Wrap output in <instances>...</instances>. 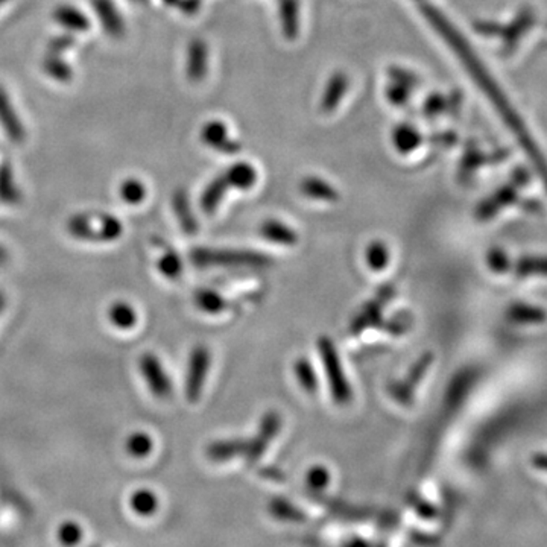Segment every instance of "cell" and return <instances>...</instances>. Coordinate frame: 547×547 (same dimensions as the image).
Wrapping results in <instances>:
<instances>
[{
	"instance_id": "cell-1",
	"label": "cell",
	"mask_w": 547,
	"mask_h": 547,
	"mask_svg": "<svg viewBox=\"0 0 547 547\" xmlns=\"http://www.w3.org/2000/svg\"><path fill=\"white\" fill-rule=\"evenodd\" d=\"M70 235L79 239L112 240L122 235V224L105 213H81L68 220Z\"/></svg>"
},
{
	"instance_id": "cell-2",
	"label": "cell",
	"mask_w": 547,
	"mask_h": 547,
	"mask_svg": "<svg viewBox=\"0 0 547 547\" xmlns=\"http://www.w3.org/2000/svg\"><path fill=\"white\" fill-rule=\"evenodd\" d=\"M318 348L321 353L324 372L327 374V381L330 383L333 400L336 401V405H348L352 400V388L345 377V372L342 370V363L337 356L335 344L330 337L321 336L318 339Z\"/></svg>"
},
{
	"instance_id": "cell-3",
	"label": "cell",
	"mask_w": 547,
	"mask_h": 547,
	"mask_svg": "<svg viewBox=\"0 0 547 547\" xmlns=\"http://www.w3.org/2000/svg\"><path fill=\"white\" fill-rule=\"evenodd\" d=\"M191 257L192 262L200 266H213V265L264 266L271 264L268 256L255 251H238V249L196 248L192 251Z\"/></svg>"
},
{
	"instance_id": "cell-4",
	"label": "cell",
	"mask_w": 547,
	"mask_h": 547,
	"mask_svg": "<svg viewBox=\"0 0 547 547\" xmlns=\"http://www.w3.org/2000/svg\"><path fill=\"white\" fill-rule=\"evenodd\" d=\"M209 368H211V353H209V350L204 345H198V347L193 348L191 361H189L186 381L187 399L192 403L200 400Z\"/></svg>"
},
{
	"instance_id": "cell-5",
	"label": "cell",
	"mask_w": 547,
	"mask_h": 547,
	"mask_svg": "<svg viewBox=\"0 0 547 547\" xmlns=\"http://www.w3.org/2000/svg\"><path fill=\"white\" fill-rule=\"evenodd\" d=\"M140 370L154 396L167 397L171 394V381L163 370L162 362L158 361L154 354H145L140 359Z\"/></svg>"
},
{
	"instance_id": "cell-6",
	"label": "cell",
	"mask_w": 547,
	"mask_h": 547,
	"mask_svg": "<svg viewBox=\"0 0 547 547\" xmlns=\"http://www.w3.org/2000/svg\"><path fill=\"white\" fill-rule=\"evenodd\" d=\"M0 127L4 128L6 136L13 142H22L25 139V128L11 103L10 96L4 88L0 87Z\"/></svg>"
},
{
	"instance_id": "cell-7",
	"label": "cell",
	"mask_w": 547,
	"mask_h": 547,
	"mask_svg": "<svg viewBox=\"0 0 547 547\" xmlns=\"http://www.w3.org/2000/svg\"><path fill=\"white\" fill-rule=\"evenodd\" d=\"M201 139L205 145L218 149V151L225 152V154H235L240 151V145L235 142L233 139H229V130L224 123L213 121V122L205 123L202 131H201Z\"/></svg>"
},
{
	"instance_id": "cell-8",
	"label": "cell",
	"mask_w": 547,
	"mask_h": 547,
	"mask_svg": "<svg viewBox=\"0 0 547 547\" xmlns=\"http://www.w3.org/2000/svg\"><path fill=\"white\" fill-rule=\"evenodd\" d=\"M92 5L107 34L112 35L114 39L122 37L125 32V23L112 0H92Z\"/></svg>"
},
{
	"instance_id": "cell-9",
	"label": "cell",
	"mask_w": 547,
	"mask_h": 547,
	"mask_svg": "<svg viewBox=\"0 0 547 547\" xmlns=\"http://www.w3.org/2000/svg\"><path fill=\"white\" fill-rule=\"evenodd\" d=\"M209 68V50L202 40H193L187 50V76L192 81H201Z\"/></svg>"
},
{
	"instance_id": "cell-10",
	"label": "cell",
	"mask_w": 547,
	"mask_h": 547,
	"mask_svg": "<svg viewBox=\"0 0 547 547\" xmlns=\"http://www.w3.org/2000/svg\"><path fill=\"white\" fill-rule=\"evenodd\" d=\"M348 90L347 75L344 72H336L332 78L328 79L326 90H324L323 99H321V108L323 112H330L339 105L342 98L345 96Z\"/></svg>"
},
{
	"instance_id": "cell-11",
	"label": "cell",
	"mask_w": 547,
	"mask_h": 547,
	"mask_svg": "<svg viewBox=\"0 0 547 547\" xmlns=\"http://www.w3.org/2000/svg\"><path fill=\"white\" fill-rule=\"evenodd\" d=\"M260 235L264 236L266 240H271V242L279 245H286V247H292L299 242L297 233L291 227L284 225L283 222H279V220H269L264 222L260 227Z\"/></svg>"
},
{
	"instance_id": "cell-12",
	"label": "cell",
	"mask_w": 547,
	"mask_h": 547,
	"mask_svg": "<svg viewBox=\"0 0 547 547\" xmlns=\"http://www.w3.org/2000/svg\"><path fill=\"white\" fill-rule=\"evenodd\" d=\"M224 178L229 183V186L247 191V189L255 186L256 180H257V172L249 163L240 162L229 167Z\"/></svg>"
},
{
	"instance_id": "cell-13",
	"label": "cell",
	"mask_w": 547,
	"mask_h": 547,
	"mask_svg": "<svg viewBox=\"0 0 547 547\" xmlns=\"http://www.w3.org/2000/svg\"><path fill=\"white\" fill-rule=\"evenodd\" d=\"M54 19L58 22L59 25L67 28L70 31L83 32V31L90 30V20L87 15L83 14L78 8L70 5L58 6L54 13Z\"/></svg>"
},
{
	"instance_id": "cell-14",
	"label": "cell",
	"mask_w": 547,
	"mask_h": 547,
	"mask_svg": "<svg viewBox=\"0 0 547 547\" xmlns=\"http://www.w3.org/2000/svg\"><path fill=\"white\" fill-rule=\"evenodd\" d=\"M392 143L400 154H409L420 147V131L410 123H400L392 132Z\"/></svg>"
},
{
	"instance_id": "cell-15",
	"label": "cell",
	"mask_w": 547,
	"mask_h": 547,
	"mask_svg": "<svg viewBox=\"0 0 547 547\" xmlns=\"http://www.w3.org/2000/svg\"><path fill=\"white\" fill-rule=\"evenodd\" d=\"M248 450V441L231 440V441H216L213 444L209 445L207 449V456L211 461H227L231 458H236L239 454H247Z\"/></svg>"
},
{
	"instance_id": "cell-16",
	"label": "cell",
	"mask_w": 547,
	"mask_h": 547,
	"mask_svg": "<svg viewBox=\"0 0 547 547\" xmlns=\"http://www.w3.org/2000/svg\"><path fill=\"white\" fill-rule=\"evenodd\" d=\"M300 189H301L304 195L308 196V198H312V200H339L336 189L330 186L326 181L321 180V178H317V176H308V178H304V180L301 181V184H300Z\"/></svg>"
},
{
	"instance_id": "cell-17",
	"label": "cell",
	"mask_w": 547,
	"mask_h": 547,
	"mask_svg": "<svg viewBox=\"0 0 547 547\" xmlns=\"http://www.w3.org/2000/svg\"><path fill=\"white\" fill-rule=\"evenodd\" d=\"M299 0H280L282 28L289 40L295 39L299 34Z\"/></svg>"
},
{
	"instance_id": "cell-18",
	"label": "cell",
	"mask_w": 547,
	"mask_h": 547,
	"mask_svg": "<svg viewBox=\"0 0 547 547\" xmlns=\"http://www.w3.org/2000/svg\"><path fill=\"white\" fill-rule=\"evenodd\" d=\"M229 183L224 176L215 178L211 181L209 186L205 187L204 193L201 196V209L204 213H213L220 204V201L224 200L225 192L229 189Z\"/></svg>"
},
{
	"instance_id": "cell-19",
	"label": "cell",
	"mask_w": 547,
	"mask_h": 547,
	"mask_svg": "<svg viewBox=\"0 0 547 547\" xmlns=\"http://www.w3.org/2000/svg\"><path fill=\"white\" fill-rule=\"evenodd\" d=\"M172 202H174V211H175L176 218L180 220L183 230L186 231L187 235H195L198 224H196L195 216L192 213L186 193L181 191L176 192Z\"/></svg>"
},
{
	"instance_id": "cell-20",
	"label": "cell",
	"mask_w": 547,
	"mask_h": 547,
	"mask_svg": "<svg viewBox=\"0 0 547 547\" xmlns=\"http://www.w3.org/2000/svg\"><path fill=\"white\" fill-rule=\"evenodd\" d=\"M508 318L514 323L540 324L546 321L547 313L537 306L526 303H516L508 309Z\"/></svg>"
},
{
	"instance_id": "cell-21",
	"label": "cell",
	"mask_w": 547,
	"mask_h": 547,
	"mask_svg": "<svg viewBox=\"0 0 547 547\" xmlns=\"http://www.w3.org/2000/svg\"><path fill=\"white\" fill-rule=\"evenodd\" d=\"M0 201L6 204H15L20 201V192L15 186L14 174L8 163L0 165Z\"/></svg>"
},
{
	"instance_id": "cell-22",
	"label": "cell",
	"mask_w": 547,
	"mask_h": 547,
	"mask_svg": "<svg viewBox=\"0 0 547 547\" xmlns=\"http://www.w3.org/2000/svg\"><path fill=\"white\" fill-rule=\"evenodd\" d=\"M195 303L201 310L209 313H220L231 306L230 301H227L222 295L207 289H201L196 292Z\"/></svg>"
},
{
	"instance_id": "cell-23",
	"label": "cell",
	"mask_w": 547,
	"mask_h": 547,
	"mask_svg": "<svg viewBox=\"0 0 547 547\" xmlns=\"http://www.w3.org/2000/svg\"><path fill=\"white\" fill-rule=\"evenodd\" d=\"M293 370H295V376H297V381L303 388V391L308 392V394H315L318 388V377L308 357L297 359Z\"/></svg>"
},
{
	"instance_id": "cell-24",
	"label": "cell",
	"mask_w": 547,
	"mask_h": 547,
	"mask_svg": "<svg viewBox=\"0 0 547 547\" xmlns=\"http://www.w3.org/2000/svg\"><path fill=\"white\" fill-rule=\"evenodd\" d=\"M517 277L547 275V257H523L516 264Z\"/></svg>"
},
{
	"instance_id": "cell-25",
	"label": "cell",
	"mask_w": 547,
	"mask_h": 547,
	"mask_svg": "<svg viewBox=\"0 0 547 547\" xmlns=\"http://www.w3.org/2000/svg\"><path fill=\"white\" fill-rule=\"evenodd\" d=\"M367 262L372 271H383L390 262V249L381 240H374L367 248Z\"/></svg>"
},
{
	"instance_id": "cell-26",
	"label": "cell",
	"mask_w": 547,
	"mask_h": 547,
	"mask_svg": "<svg viewBox=\"0 0 547 547\" xmlns=\"http://www.w3.org/2000/svg\"><path fill=\"white\" fill-rule=\"evenodd\" d=\"M157 507H158V500H157L156 494L148 491V489H140L136 494H132L131 498V508L140 516H151L156 513Z\"/></svg>"
},
{
	"instance_id": "cell-27",
	"label": "cell",
	"mask_w": 547,
	"mask_h": 547,
	"mask_svg": "<svg viewBox=\"0 0 547 547\" xmlns=\"http://www.w3.org/2000/svg\"><path fill=\"white\" fill-rule=\"evenodd\" d=\"M110 319L118 327L130 328L136 324L137 317L131 306L127 303H116L110 309Z\"/></svg>"
},
{
	"instance_id": "cell-28",
	"label": "cell",
	"mask_w": 547,
	"mask_h": 547,
	"mask_svg": "<svg viewBox=\"0 0 547 547\" xmlns=\"http://www.w3.org/2000/svg\"><path fill=\"white\" fill-rule=\"evenodd\" d=\"M269 509L275 517L282 518V520H292V522L304 520V514L283 498H274L273 502L269 504Z\"/></svg>"
},
{
	"instance_id": "cell-29",
	"label": "cell",
	"mask_w": 547,
	"mask_h": 547,
	"mask_svg": "<svg viewBox=\"0 0 547 547\" xmlns=\"http://www.w3.org/2000/svg\"><path fill=\"white\" fill-rule=\"evenodd\" d=\"M145 196H147V187L143 186L140 181L134 178L123 181L121 186V198L127 201L128 204H139L145 200Z\"/></svg>"
},
{
	"instance_id": "cell-30",
	"label": "cell",
	"mask_w": 547,
	"mask_h": 547,
	"mask_svg": "<svg viewBox=\"0 0 547 547\" xmlns=\"http://www.w3.org/2000/svg\"><path fill=\"white\" fill-rule=\"evenodd\" d=\"M432 362H434V354L430 352L425 353V354L416 362V365L410 368L409 372H408V376H406L405 379L406 385L412 388V390H416V386L418 385L421 379L425 377L426 372H427L430 365H432Z\"/></svg>"
},
{
	"instance_id": "cell-31",
	"label": "cell",
	"mask_w": 547,
	"mask_h": 547,
	"mask_svg": "<svg viewBox=\"0 0 547 547\" xmlns=\"http://www.w3.org/2000/svg\"><path fill=\"white\" fill-rule=\"evenodd\" d=\"M127 449L128 453L136 456V458L148 456L152 450L151 436L143 434V432H137L134 435L130 436V440L127 441Z\"/></svg>"
},
{
	"instance_id": "cell-32",
	"label": "cell",
	"mask_w": 547,
	"mask_h": 547,
	"mask_svg": "<svg viewBox=\"0 0 547 547\" xmlns=\"http://www.w3.org/2000/svg\"><path fill=\"white\" fill-rule=\"evenodd\" d=\"M280 425H282V418H280L277 412H274V410H271V412H266L264 418H262V423H260V438H264L266 443H271L274 436L277 435V432H279L280 429Z\"/></svg>"
},
{
	"instance_id": "cell-33",
	"label": "cell",
	"mask_w": 547,
	"mask_h": 547,
	"mask_svg": "<svg viewBox=\"0 0 547 547\" xmlns=\"http://www.w3.org/2000/svg\"><path fill=\"white\" fill-rule=\"evenodd\" d=\"M158 268L169 279H176L181 274V269H183L181 268L180 257L172 249H166V253H165V256L158 262Z\"/></svg>"
},
{
	"instance_id": "cell-34",
	"label": "cell",
	"mask_w": 547,
	"mask_h": 547,
	"mask_svg": "<svg viewBox=\"0 0 547 547\" xmlns=\"http://www.w3.org/2000/svg\"><path fill=\"white\" fill-rule=\"evenodd\" d=\"M44 70L48 72V75L54 76L58 81H67L72 76L70 67L67 64L64 63L63 59L55 58V57H49L44 61Z\"/></svg>"
},
{
	"instance_id": "cell-35",
	"label": "cell",
	"mask_w": 547,
	"mask_h": 547,
	"mask_svg": "<svg viewBox=\"0 0 547 547\" xmlns=\"http://www.w3.org/2000/svg\"><path fill=\"white\" fill-rule=\"evenodd\" d=\"M308 485L312 489H324L330 482V471L324 465H315L308 471Z\"/></svg>"
},
{
	"instance_id": "cell-36",
	"label": "cell",
	"mask_w": 547,
	"mask_h": 547,
	"mask_svg": "<svg viewBox=\"0 0 547 547\" xmlns=\"http://www.w3.org/2000/svg\"><path fill=\"white\" fill-rule=\"evenodd\" d=\"M388 76L391 78L392 83L401 84V85H405L409 90L410 88L417 87L418 83H420V79H418L416 74H412V72L406 70V68L396 67V66L388 70Z\"/></svg>"
},
{
	"instance_id": "cell-37",
	"label": "cell",
	"mask_w": 547,
	"mask_h": 547,
	"mask_svg": "<svg viewBox=\"0 0 547 547\" xmlns=\"http://www.w3.org/2000/svg\"><path fill=\"white\" fill-rule=\"evenodd\" d=\"M390 394L401 405H410L414 400V390L406 385L405 381H392L390 385Z\"/></svg>"
},
{
	"instance_id": "cell-38",
	"label": "cell",
	"mask_w": 547,
	"mask_h": 547,
	"mask_svg": "<svg viewBox=\"0 0 547 547\" xmlns=\"http://www.w3.org/2000/svg\"><path fill=\"white\" fill-rule=\"evenodd\" d=\"M386 98L394 105H405L409 99V88L401 84L392 83L386 88Z\"/></svg>"
},
{
	"instance_id": "cell-39",
	"label": "cell",
	"mask_w": 547,
	"mask_h": 547,
	"mask_svg": "<svg viewBox=\"0 0 547 547\" xmlns=\"http://www.w3.org/2000/svg\"><path fill=\"white\" fill-rule=\"evenodd\" d=\"M489 268L493 269L494 273H507L509 269L508 256L505 255L502 249H491L489 253Z\"/></svg>"
},
{
	"instance_id": "cell-40",
	"label": "cell",
	"mask_w": 547,
	"mask_h": 547,
	"mask_svg": "<svg viewBox=\"0 0 547 547\" xmlns=\"http://www.w3.org/2000/svg\"><path fill=\"white\" fill-rule=\"evenodd\" d=\"M59 540L66 543V544H74V543L79 542L81 538V531L75 523H64L63 526L59 528Z\"/></svg>"
},
{
	"instance_id": "cell-41",
	"label": "cell",
	"mask_w": 547,
	"mask_h": 547,
	"mask_svg": "<svg viewBox=\"0 0 547 547\" xmlns=\"http://www.w3.org/2000/svg\"><path fill=\"white\" fill-rule=\"evenodd\" d=\"M444 107V98L440 96V94H432L423 103V112H425L426 116H435L438 112H443Z\"/></svg>"
},
{
	"instance_id": "cell-42",
	"label": "cell",
	"mask_w": 547,
	"mask_h": 547,
	"mask_svg": "<svg viewBox=\"0 0 547 547\" xmlns=\"http://www.w3.org/2000/svg\"><path fill=\"white\" fill-rule=\"evenodd\" d=\"M396 297V289L392 288V286H383V288L377 292L376 301L383 306V304L388 303V301H391L392 299Z\"/></svg>"
},
{
	"instance_id": "cell-43",
	"label": "cell",
	"mask_w": 547,
	"mask_h": 547,
	"mask_svg": "<svg viewBox=\"0 0 547 547\" xmlns=\"http://www.w3.org/2000/svg\"><path fill=\"white\" fill-rule=\"evenodd\" d=\"M200 6L201 0H180V4H178V8L186 14H195Z\"/></svg>"
},
{
	"instance_id": "cell-44",
	"label": "cell",
	"mask_w": 547,
	"mask_h": 547,
	"mask_svg": "<svg viewBox=\"0 0 547 547\" xmlns=\"http://www.w3.org/2000/svg\"><path fill=\"white\" fill-rule=\"evenodd\" d=\"M416 507L417 511H418V513H420L423 517L432 518L436 514L435 508H434V507H432L429 502H426V500H418V502H417Z\"/></svg>"
},
{
	"instance_id": "cell-45",
	"label": "cell",
	"mask_w": 547,
	"mask_h": 547,
	"mask_svg": "<svg viewBox=\"0 0 547 547\" xmlns=\"http://www.w3.org/2000/svg\"><path fill=\"white\" fill-rule=\"evenodd\" d=\"M533 462L534 465L537 467V469L544 470V471H547V454H535V456H534Z\"/></svg>"
},
{
	"instance_id": "cell-46",
	"label": "cell",
	"mask_w": 547,
	"mask_h": 547,
	"mask_svg": "<svg viewBox=\"0 0 547 547\" xmlns=\"http://www.w3.org/2000/svg\"><path fill=\"white\" fill-rule=\"evenodd\" d=\"M6 260V251L0 247V264H4Z\"/></svg>"
},
{
	"instance_id": "cell-47",
	"label": "cell",
	"mask_w": 547,
	"mask_h": 547,
	"mask_svg": "<svg viewBox=\"0 0 547 547\" xmlns=\"http://www.w3.org/2000/svg\"><path fill=\"white\" fill-rule=\"evenodd\" d=\"M165 2H166L167 5L172 6H178V4H180V0H165Z\"/></svg>"
},
{
	"instance_id": "cell-48",
	"label": "cell",
	"mask_w": 547,
	"mask_h": 547,
	"mask_svg": "<svg viewBox=\"0 0 547 547\" xmlns=\"http://www.w3.org/2000/svg\"><path fill=\"white\" fill-rule=\"evenodd\" d=\"M5 306V300H4V295L0 293V312H2V309Z\"/></svg>"
},
{
	"instance_id": "cell-49",
	"label": "cell",
	"mask_w": 547,
	"mask_h": 547,
	"mask_svg": "<svg viewBox=\"0 0 547 547\" xmlns=\"http://www.w3.org/2000/svg\"><path fill=\"white\" fill-rule=\"evenodd\" d=\"M131 2H136V4H145L147 0H131Z\"/></svg>"
},
{
	"instance_id": "cell-50",
	"label": "cell",
	"mask_w": 547,
	"mask_h": 547,
	"mask_svg": "<svg viewBox=\"0 0 547 547\" xmlns=\"http://www.w3.org/2000/svg\"><path fill=\"white\" fill-rule=\"evenodd\" d=\"M2 2H4V0H0V4H2Z\"/></svg>"
}]
</instances>
